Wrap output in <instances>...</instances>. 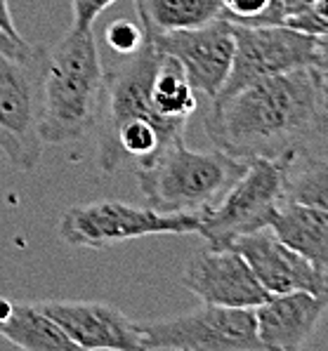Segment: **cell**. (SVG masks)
<instances>
[{
  "instance_id": "cell-1",
  "label": "cell",
  "mask_w": 328,
  "mask_h": 351,
  "mask_svg": "<svg viewBox=\"0 0 328 351\" xmlns=\"http://www.w3.org/2000/svg\"><path fill=\"white\" fill-rule=\"evenodd\" d=\"M203 123L215 147L246 163L300 158L328 130L321 71L303 66L213 97Z\"/></svg>"
},
{
  "instance_id": "cell-2",
  "label": "cell",
  "mask_w": 328,
  "mask_h": 351,
  "mask_svg": "<svg viewBox=\"0 0 328 351\" xmlns=\"http://www.w3.org/2000/svg\"><path fill=\"white\" fill-rule=\"evenodd\" d=\"M104 78L93 31L71 29L55 47H47L38 125L45 147L80 142L99 125Z\"/></svg>"
},
{
  "instance_id": "cell-3",
  "label": "cell",
  "mask_w": 328,
  "mask_h": 351,
  "mask_svg": "<svg viewBox=\"0 0 328 351\" xmlns=\"http://www.w3.org/2000/svg\"><path fill=\"white\" fill-rule=\"evenodd\" d=\"M248 167L224 151H191L185 137L170 142L149 163L135 170L147 205L159 213L203 215L229 191Z\"/></svg>"
},
{
  "instance_id": "cell-4",
  "label": "cell",
  "mask_w": 328,
  "mask_h": 351,
  "mask_svg": "<svg viewBox=\"0 0 328 351\" xmlns=\"http://www.w3.org/2000/svg\"><path fill=\"white\" fill-rule=\"evenodd\" d=\"M45 66V45L19 57L0 55V151L19 172L36 170L45 149L38 130Z\"/></svg>"
},
{
  "instance_id": "cell-5",
  "label": "cell",
  "mask_w": 328,
  "mask_h": 351,
  "mask_svg": "<svg viewBox=\"0 0 328 351\" xmlns=\"http://www.w3.org/2000/svg\"><path fill=\"white\" fill-rule=\"evenodd\" d=\"M201 215L159 213L154 208H139L123 201H95L73 205L62 215L57 234L71 247L104 250L118 243L159 234H198Z\"/></svg>"
},
{
  "instance_id": "cell-6",
  "label": "cell",
  "mask_w": 328,
  "mask_h": 351,
  "mask_svg": "<svg viewBox=\"0 0 328 351\" xmlns=\"http://www.w3.org/2000/svg\"><path fill=\"white\" fill-rule=\"evenodd\" d=\"M288 158L248 160L244 175L229 186L218 205L201 215L198 236L208 247H229L244 234L267 229L283 201Z\"/></svg>"
},
{
  "instance_id": "cell-7",
  "label": "cell",
  "mask_w": 328,
  "mask_h": 351,
  "mask_svg": "<svg viewBox=\"0 0 328 351\" xmlns=\"http://www.w3.org/2000/svg\"><path fill=\"white\" fill-rule=\"evenodd\" d=\"M142 349L165 351H262L253 309L203 302L175 318L135 323Z\"/></svg>"
},
{
  "instance_id": "cell-8",
  "label": "cell",
  "mask_w": 328,
  "mask_h": 351,
  "mask_svg": "<svg viewBox=\"0 0 328 351\" xmlns=\"http://www.w3.org/2000/svg\"><path fill=\"white\" fill-rule=\"evenodd\" d=\"M234 59L227 83L215 97L232 95L255 80L303 66H314L319 38L295 31L286 24L248 26L234 24Z\"/></svg>"
},
{
  "instance_id": "cell-9",
  "label": "cell",
  "mask_w": 328,
  "mask_h": 351,
  "mask_svg": "<svg viewBox=\"0 0 328 351\" xmlns=\"http://www.w3.org/2000/svg\"><path fill=\"white\" fill-rule=\"evenodd\" d=\"M144 36L154 43L156 50L173 57L185 69L191 88L198 95L213 99L227 83L234 59V31L229 19L218 17L203 26L163 31V34L144 31Z\"/></svg>"
},
{
  "instance_id": "cell-10",
  "label": "cell",
  "mask_w": 328,
  "mask_h": 351,
  "mask_svg": "<svg viewBox=\"0 0 328 351\" xmlns=\"http://www.w3.org/2000/svg\"><path fill=\"white\" fill-rule=\"evenodd\" d=\"M182 285L201 297V302L234 309H255L270 297L248 262L232 247L196 252L185 267Z\"/></svg>"
},
{
  "instance_id": "cell-11",
  "label": "cell",
  "mask_w": 328,
  "mask_h": 351,
  "mask_svg": "<svg viewBox=\"0 0 328 351\" xmlns=\"http://www.w3.org/2000/svg\"><path fill=\"white\" fill-rule=\"evenodd\" d=\"M229 247L248 262L255 278L270 295L295 293V290L328 295V274L316 269L309 259L288 247L283 241H279L270 226L239 236Z\"/></svg>"
},
{
  "instance_id": "cell-12",
  "label": "cell",
  "mask_w": 328,
  "mask_h": 351,
  "mask_svg": "<svg viewBox=\"0 0 328 351\" xmlns=\"http://www.w3.org/2000/svg\"><path fill=\"white\" fill-rule=\"evenodd\" d=\"M40 309L59 326L76 349H142L135 321L121 309L102 302L52 300L40 302Z\"/></svg>"
},
{
  "instance_id": "cell-13",
  "label": "cell",
  "mask_w": 328,
  "mask_h": 351,
  "mask_svg": "<svg viewBox=\"0 0 328 351\" xmlns=\"http://www.w3.org/2000/svg\"><path fill=\"white\" fill-rule=\"evenodd\" d=\"M328 311V295L307 290L270 295L253 309L262 351H298L309 342Z\"/></svg>"
},
{
  "instance_id": "cell-14",
  "label": "cell",
  "mask_w": 328,
  "mask_h": 351,
  "mask_svg": "<svg viewBox=\"0 0 328 351\" xmlns=\"http://www.w3.org/2000/svg\"><path fill=\"white\" fill-rule=\"evenodd\" d=\"M270 229L279 241L328 274V210L283 198L274 213Z\"/></svg>"
},
{
  "instance_id": "cell-15",
  "label": "cell",
  "mask_w": 328,
  "mask_h": 351,
  "mask_svg": "<svg viewBox=\"0 0 328 351\" xmlns=\"http://www.w3.org/2000/svg\"><path fill=\"white\" fill-rule=\"evenodd\" d=\"M0 337L26 351L76 349L55 321L31 302H12L0 295Z\"/></svg>"
},
{
  "instance_id": "cell-16",
  "label": "cell",
  "mask_w": 328,
  "mask_h": 351,
  "mask_svg": "<svg viewBox=\"0 0 328 351\" xmlns=\"http://www.w3.org/2000/svg\"><path fill=\"white\" fill-rule=\"evenodd\" d=\"M135 10L144 31L163 34L222 17V0H135Z\"/></svg>"
},
{
  "instance_id": "cell-17",
  "label": "cell",
  "mask_w": 328,
  "mask_h": 351,
  "mask_svg": "<svg viewBox=\"0 0 328 351\" xmlns=\"http://www.w3.org/2000/svg\"><path fill=\"white\" fill-rule=\"evenodd\" d=\"M283 198L328 210V158L309 154L295 158L286 170Z\"/></svg>"
},
{
  "instance_id": "cell-18",
  "label": "cell",
  "mask_w": 328,
  "mask_h": 351,
  "mask_svg": "<svg viewBox=\"0 0 328 351\" xmlns=\"http://www.w3.org/2000/svg\"><path fill=\"white\" fill-rule=\"evenodd\" d=\"M222 17L234 24L277 26L283 24V0H222Z\"/></svg>"
},
{
  "instance_id": "cell-19",
  "label": "cell",
  "mask_w": 328,
  "mask_h": 351,
  "mask_svg": "<svg viewBox=\"0 0 328 351\" xmlns=\"http://www.w3.org/2000/svg\"><path fill=\"white\" fill-rule=\"evenodd\" d=\"M106 43L114 47L121 55H132V52L139 50V45L144 43V31L142 24H132L128 19H118L106 29Z\"/></svg>"
},
{
  "instance_id": "cell-20",
  "label": "cell",
  "mask_w": 328,
  "mask_h": 351,
  "mask_svg": "<svg viewBox=\"0 0 328 351\" xmlns=\"http://www.w3.org/2000/svg\"><path fill=\"white\" fill-rule=\"evenodd\" d=\"M116 0H71L73 8V21L71 29L73 31H93L95 19L109 8Z\"/></svg>"
},
{
  "instance_id": "cell-21",
  "label": "cell",
  "mask_w": 328,
  "mask_h": 351,
  "mask_svg": "<svg viewBox=\"0 0 328 351\" xmlns=\"http://www.w3.org/2000/svg\"><path fill=\"white\" fill-rule=\"evenodd\" d=\"M29 50H31V45L21 36H10L0 29V55L19 57V55H26Z\"/></svg>"
},
{
  "instance_id": "cell-22",
  "label": "cell",
  "mask_w": 328,
  "mask_h": 351,
  "mask_svg": "<svg viewBox=\"0 0 328 351\" xmlns=\"http://www.w3.org/2000/svg\"><path fill=\"white\" fill-rule=\"evenodd\" d=\"M0 29L10 36H19L17 29H14V21H12V14H10V3L8 0H0Z\"/></svg>"
},
{
  "instance_id": "cell-23",
  "label": "cell",
  "mask_w": 328,
  "mask_h": 351,
  "mask_svg": "<svg viewBox=\"0 0 328 351\" xmlns=\"http://www.w3.org/2000/svg\"><path fill=\"white\" fill-rule=\"evenodd\" d=\"M309 8H312V0H283V12H286V19L295 17V14L305 12V10H309Z\"/></svg>"
},
{
  "instance_id": "cell-24",
  "label": "cell",
  "mask_w": 328,
  "mask_h": 351,
  "mask_svg": "<svg viewBox=\"0 0 328 351\" xmlns=\"http://www.w3.org/2000/svg\"><path fill=\"white\" fill-rule=\"evenodd\" d=\"M314 66L319 71H328V36L319 38V45H316V62Z\"/></svg>"
},
{
  "instance_id": "cell-25",
  "label": "cell",
  "mask_w": 328,
  "mask_h": 351,
  "mask_svg": "<svg viewBox=\"0 0 328 351\" xmlns=\"http://www.w3.org/2000/svg\"><path fill=\"white\" fill-rule=\"evenodd\" d=\"M312 12L316 14V17H321L328 24V0H312Z\"/></svg>"
},
{
  "instance_id": "cell-26",
  "label": "cell",
  "mask_w": 328,
  "mask_h": 351,
  "mask_svg": "<svg viewBox=\"0 0 328 351\" xmlns=\"http://www.w3.org/2000/svg\"><path fill=\"white\" fill-rule=\"evenodd\" d=\"M321 93H324V111H326V125H328V71H321Z\"/></svg>"
}]
</instances>
